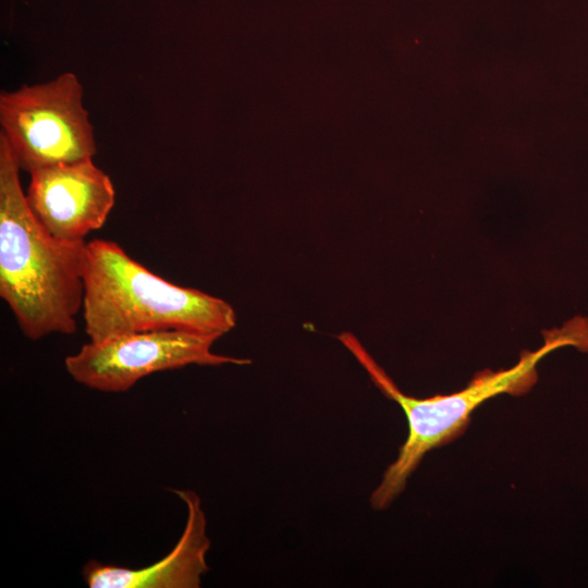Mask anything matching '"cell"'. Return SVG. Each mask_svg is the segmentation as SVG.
<instances>
[{"mask_svg": "<svg viewBox=\"0 0 588 588\" xmlns=\"http://www.w3.org/2000/svg\"><path fill=\"white\" fill-rule=\"evenodd\" d=\"M21 168L0 134V296L23 334L39 340L76 331L87 243L53 236L35 217L20 182Z\"/></svg>", "mask_w": 588, "mask_h": 588, "instance_id": "cell-1", "label": "cell"}, {"mask_svg": "<svg viewBox=\"0 0 588 588\" xmlns=\"http://www.w3.org/2000/svg\"><path fill=\"white\" fill-rule=\"evenodd\" d=\"M543 334L542 346L532 352L524 351L513 367L498 371L485 369L477 372L463 390L426 399L404 394L354 334L342 332L338 335L373 384L401 406L407 420L406 441L370 495L372 509L389 507L405 489L424 456L460 437L468 427L473 412L482 403L504 393L522 395L528 392L538 380V363L549 353L568 345L588 352V318L576 317L562 328L547 330Z\"/></svg>", "mask_w": 588, "mask_h": 588, "instance_id": "cell-2", "label": "cell"}, {"mask_svg": "<svg viewBox=\"0 0 588 588\" xmlns=\"http://www.w3.org/2000/svg\"><path fill=\"white\" fill-rule=\"evenodd\" d=\"M174 492L186 505L187 519L180 540L161 560L143 568L102 564L90 560L83 567L89 588H198L208 571L206 554L210 548L207 520L199 497L191 490Z\"/></svg>", "mask_w": 588, "mask_h": 588, "instance_id": "cell-7", "label": "cell"}, {"mask_svg": "<svg viewBox=\"0 0 588 588\" xmlns=\"http://www.w3.org/2000/svg\"><path fill=\"white\" fill-rule=\"evenodd\" d=\"M83 317L90 341L158 330L221 338L235 327L233 307L192 287L171 283L128 256L117 243H87Z\"/></svg>", "mask_w": 588, "mask_h": 588, "instance_id": "cell-3", "label": "cell"}, {"mask_svg": "<svg viewBox=\"0 0 588 588\" xmlns=\"http://www.w3.org/2000/svg\"><path fill=\"white\" fill-rule=\"evenodd\" d=\"M217 335L185 330L136 332L90 341L65 360L68 373L79 384L120 393L154 372L188 365H248L250 359L216 354Z\"/></svg>", "mask_w": 588, "mask_h": 588, "instance_id": "cell-5", "label": "cell"}, {"mask_svg": "<svg viewBox=\"0 0 588 588\" xmlns=\"http://www.w3.org/2000/svg\"><path fill=\"white\" fill-rule=\"evenodd\" d=\"M2 134L21 170L93 159V125L83 106V86L73 73L0 95Z\"/></svg>", "mask_w": 588, "mask_h": 588, "instance_id": "cell-4", "label": "cell"}, {"mask_svg": "<svg viewBox=\"0 0 588 588\" xmlns=\"http://www.w3.org/2000/svg\"><path fill=\"white\" fill-rule=\"evenodd\" d=\"M27 203L39 222L56 237L84 241L106 222L115 201L110 177L91 159L33 171Z\"/></svg>", "mask_w": 588, "mask_h": 588, "instance_id": "cell-6", "label": "cell"}]
</instances>
